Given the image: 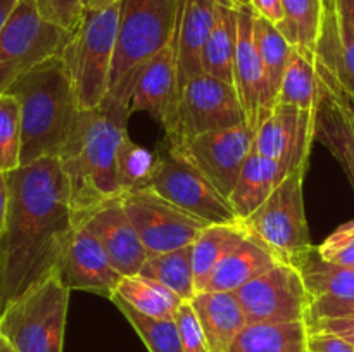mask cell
Segmentation results:
<instances>
[{
    "label": "cell",
    "mask_w": 354,
    "mask_h": 352,
    "mask_svg": "<svg viewBox=\"0 0 354 352\" xmlns=\"http://www.w3.org/2000/svg\"><path fill=\"white\" fill-rule=\"evenodd\" d=\"M315 141V110L275 104L268 119L256 130L254 150L280 166V178L306 169Z\"/></svg>",
    "instance_id": "cell-14"
},
{
    "label": "cell",
    "mask_w": 354,
    "mask_h": 352,
    "mask_svg": "<svg viewBox=\"0 0 354 352\" xmlns=\"http://www.w3.org/2000/svg\"><path fill=\"white\" fill-rule=\"evenodd\" d=\"M55 273L69 290H85L107 299L123 278L111 264L100 242L78 223H73Z\"/></svg>",
    "instance_id": "cell-17"
},
{
    "label": "cell",
    "mask_w": 354,
    "mask_h": 352,
    "mask_svg": "<svg viewBox=\"0 0 354 352\" xmlns=\"http://www.w3.org/2000/svg\"><path fill=\"white\" fill-rule=\"evenodd\" d=\"M306 321L245 324L227 352H306Z\"/></svg>",
    "instance_id": "cell-25"
},
{
    "label": "cell",
    "mask_w": 354,
    "mask_h": 352,
    "mask_svg": "<svg viewBox=\"0 0 354 352\" xmlns=\"http://www.w3.org/2000/svg\"><path fill=\"white\" fill-rule=\"evenodd\" d=\"M138 275L168 286L182 300H192L197 293L192 269V245L151 255L145 259Z\"/></svg>",
    "instance_id": "cell-28"
},
{
    "label": "cell",
    "mask_w": 354,
    "mask_h": 352,
    "mask_svg": "<svg viewBox=\"0 0 354 352\" xmlns=\"http://www.w3.org/2000/svg\"><path fill=\"white\" fill-rule=\"evenodd\" d=\"M109 300H113L114 306L121 311L128 323L133 326V330L142 338L149 352H183L175 321L144 316L114 293Z\"/></svg>",
    "instance_id": "cell-34"
},
{
    "label": "cell",
    "mask_w": 354,
    "mask_h": 352,
    "mask_svg": "<svg viewBox=\"0 0 354 352\" xmlns=\"http://www.w3.org/2000/svg\"><path fill=\"white\" fill-rule=\"evenodd\" d=\"M254 130L245 123L169 145V154L192 164L228 199L245 159L254 148Z\"/></svg>",
    "instance_id": "cell-12"
},
{
    "label": "cell",
    "mask_w": 354,
    "mask_h": 352,
    "mask_svg": "<svg viewBox=\"0 0 354 352\" xmlns=\"http://www.w3.org/2000/svg\"><path fill=\"white\" fill-rule=\"evenodd\" d=\"M304 175L306 169L290 173L273 190L270 199L244 219V224L258 237L280 262L297 269L317 252L311 244L310 228L304 213Z\"/></svg>",
    "instance_id": "cell-7"
},
{
    "label": "cell",
    "mask_w": 354,
    "mask_h": 352,
    "mask_svg": "<svg viewBox=\"0 0 354 352\" xmlns=\"http://www.w3.org/2000/svg\"><path fill=\"white\" fill-rule=\"evenodd\" d=\"M7 92L21 107V166L59 157L80 114L71 75L61 55L24 72Z\"/></svg>",
    "instance_id": "cell-3"
},
{
    "label": "cell",
    "mask_w": 354,
    "mask_h": 352,
    "mask_svg": "<svg viewBox=\"0 0 354 352\" xmlns=\"http://www.w3.org/2000/svg\"><path fill=\"white\" fill-rule=\"evenodd\" d=\"M9 175V213L0 237V313L57 269L73 230L69 186L57 157Z\"/></svg>",
    "instance_id": "cell-1"
},
{
    "label": "cell",
    "mask_w": 354,
    "mask_h": 352,
    "mask_svg": "<svg viewBox=\"0 0 354 352\" xmlns=\"http://www.w3.org/2000/svg\"><path fill=\"white\" fill-rule=\"evenodd\" d=\"M306 352H354V345L337 335L325 333V331H310Z\"/></svg>",
    "instance_id": "cell-41"
},
{
    "label": "cell",
    "mask_w": 354,
    "mask_h": 352,
    "mask_svg": "<svg viewBox=\"0 0 354 352\" xmlns=\"http://www.w3.org/2000/svg\"><path fill=\"white\" fill-rule=\"evenodd\" d=\"M306 324L310 331L337 335L354 345V320L351 317H317V320H308Z\"/></svg>",
    "instance_id": "cell-40"
},
{
    "label": "cell",
    "mask_w": 354,
    "mask_h": 352,
    "mask_svg": "<svg viewBox=\"0 0 354 352\" xmlns=\"http://www.w3.org/2000/svg\"><path fill=\"white\" fill-rule=\"evenodd\" d=\"M173 321H175L176 330H178L183 352H211L203 324H201L199 316H197L190 300H183L180 304L175 316H173Z\"/></svg>",
    "instance_id": "cell-37"
},
{
    "label": "cell",
    "mask_w": 354,
    "mask_h": 352,
    "mask_svg": "<svg viewBox=\"0 0 354 352\" xmlns=\"http://www.w3.org/2000/svg\"><path fill=\"white\" fill-rule=\"evenodd\" d=\"M317 317H351L354 320V299L342 300L332 299V297H317L311 304L308 320H317Z\"/></svg>",
    "instance_id": "cell-39"
},
{
    "label": "cell",
    "mask_w": 354,
    "mask_h": 352,
    "mask_svg": "<svg viewBox=\"0 0 354 352\" xmlns=\"http://www.w3.org/2000/svg\"><path fill=\"white\" fill-rule=\"evenodd\" d=\"M190 304L199 316L211 352H227L248 324L235 292H197Z\"/></svg>",
    "instance_id": "cell-22"
},
{
    "label": "cell",
    "mask_w": 354,
    "mask_h": 352,
    "mask_svg": "<svg viewBox=\"0 0 354 352\" xmlns=\"http://www.w3.org/2000/svg\"><path fill=\"white\" fill-rule=\"evenodd\" d=\"M283 19L279 30L301 54L315 61L322 21V0H282Z\"/></svg>",
    "instance_id": "cell-30"
},
{
    "label": "cell",
    "mask_w": 354,
    "mask_h": 352,
    "mask_svg": "<svg viewBox=\"0 0 354 352\" xmlns=\"http://www.w3.org/2000/svg\"><path fill=\"white\" fill-rule=\"evenodd\" d=\"M147 257L189 247L209 223L166 200L152 188L137 190L121 197Z\"/></svg>",
    "instance_id": "cell-10"
},
{
    "label": "cell",
    "mask_w": 354,
    "mask_h": 352,
    "mask_svg": "<svg viewBox=\"0 0 354 352\" xmlns=\"http://www.w3.org/2000/svg\"><path fill=\"white\" fill-rule=\"evenodd\" d=\"M228 2H232L234 6H252L251 0H228Z\"/></svg>",
    "instance_id": "cell-47"
},
{
    "label": "cell",
    "mask_w": 354,
    "mask_h": 352,
    "mask_svg": "<svg viewBox=\"0 0 354 352\" xmlns=\"http://www.w3.org/2000/svg\"><path fill=\"white\" fill-rule=\"evenodd\" d=\"M317 254L322 261L354 268V219L332 231L324 244L318 245Z\"/></svg>",
    "instance_id": "cell-36"
},
{
    "label": "cell",
    "mask_w": 354,
    "mask_h": 352,
    "mask_svg": "<svg viewBox=\"0 0 354 352\" xmlns=\"http://www.w3.org/2000/svg\"><path fill=\"white\" fill-rule=\"evenodd\" d=\"M158 164L159 155H156L149 148L137 145L127 135L121 140L116 152V175L123 195L149 188Z\"/></svg>",
    "instance_id": "cell-33"
},
{
    "label": "cell",
    "mask_w": 354,
    "mask_h": 352,
    "mask_svg": "<svg viewBox=\"0 0 354 352\" xmlns=\"http://www.w3.org/2000/svg\"><path fill=\"white\" fill-rule=\"evenodd\" d=\"M313 299L332 297V299H354V268L325 262L315 252L299 268Z\"/></svg>",
    "instance_id": "cell-32"
},
{
    "label": "cell",
    "mask_w": 354,
    "mask_h": 352,
    "mask_svg": "<svg viewBox=\"0 0 354 352\" xmlns=\"http://www.w3.org/2000/svg\"><path fill=\"white\" fill-rule=\"evenodd\" d=\"M315 62L324 66L354 95V31L339 12L335 0H322Z\"/></svg>",
    "instance_id": "cell-20"
},
{
    "label": "cell",
    "mask_w": 354,
    "mask_h": 352,
    "mask_svg": "<svg viewBox=\"0 0 354 352\" xmlns=\"http://www.w3.org/2000/svg\"><path fill=\"white\" fill-rule=\"evenodd\" d=\"M73 33L40 16L35 0H19L0 31V93L24 72L64 52Z\"/></svg>",
    "instance_id": "cell-8"
},
{
    "label": "cell",
    "mask_w": 354,
    "mask_h": 352,
    "mask_svg": "<svg viewBox=\"0 0 354 352\" xmlns=\"http://www.w3.org/2000/svg\"><path fill=\"white\" fill-rule=\"evenodd\" d=\"M38 12L48 23L75 33L85 16V0H35Z\"/></svg>",
    "instance_id": "cell-38"
},
{
    "label": "cell",
    "mask_w": 354,
    "mask_h": 352,
    "mask_svg": "<svg viewBox=\"0 0 354 352\" xmlns=\"http://www.w3.org/2000/svg\"><path fill=\"white\" fill-rule=\"evenodd\" d=\"M17 3H19V0H0V31L3 30L6 23L9 21V17L12 16Z\"/></svg>",
    "instance_id": "cell-44"
},
{
    "label": "cell",
    "mask_w": 354,
    "mask_h": 352,
    "mask_svg": "<svg viewBox=\"0 0 354 352\" xmlns=\"http://www.w3.org/2000/svg\"><path fill=\"white\" fill-rule=\"evenodd\" d=\"M335 2H337V9L341 12V16L344 17L346 23L354 31V0H335Z\"/></svg>",
    "instance_id": "cell-45"
},
{
    "label": "cell",
    "mask_w": 354,
    "mask_h": 352,
    "mask_svg": "<svg viewBox=\"0 0 354 352\" xmlns=\"http://www.w3.org/2000/svg\"><path fill=\"white\" fill-rule=\"evenodd\" d=\"M73 223L83 224L100 242L118 273L123 276L140 273L147 252L121 199L111 200L80 216H73Z\"/></svg>",
    "instance_id": "cell-18"
},
{
    "label": "cell",
    "mask_w": 354,
    "mask_h": 352,
    "mask_svg": "<svg viewBox=\"0 0 354 352\" xmlns=\"http://www.w3.org/2000/svg\"><path fill=\"white\" fill-rule=\"evenodd\" d=\"M178 72L175 45H168L140 69L130 100V113H147L165 131L171 128L178 106Z\"/></svg>",
    "instance_id": "cell-19"
},
{
    "label": "cell",
    "mask_w": 354,
    "mask_h": 352,
    "mask_svg": "<svg viewBox=\"0 0 354 352\" xmlns=\"http://www.w3.org/2000/svg\"><path fill=\"white\" fill-rule=\"evenodd\" d=\"M248 324L306 321L313 295L296 266L280 262L235 292Z\"/></svg>",
    "instance_id": "cell-11"
},
{
    "label": "cell",
    "mask_w": 354,
    "mask_h": 352,
    "mask_svg": "<svg viewBox=\"0 0 354 352\" xmlns=\"http://www.w3.org/2000/svg\"><path fill=\"white\" fill-rule=\"evenodd\" d=\"M0 352H16L12 349V345H10L9 342L2 337V335H0Z\"/></svg>",
    "instance_id": "cell-46"
},
{
    "label": "cell",
    "mask_w": 354,
    "mask_h": 352,
    "mask_svg": "<svg viewBox=\"0 0 354 352\" xmlns=\"http://www.w3.org/2000/svg\"><path fill=\"white\" fill-rule=\"evenodd\" d=\"M114 295L121 297L128 306L144 316L156 320H173L176 309L183 302L168 286L140 275L123 276Z\"/></svg>",
    "instance_id": "cell-27"
},
{
    "label": "cell",
    "mask_w": 354,
    "mask_h": 352,
    "mask_svg": "<svg viewBox=\"0 0 354 352\" xmlns=\"http://www.w3.org/2000/svg\"><path fill=\"white\" fill-rule=\"evenodd\" d=\"M149 188L209 224L241 221L230 200L221 195L206 176L169 152L159 155L158 169Z\"/></svg>",
    "instance_id": "cell-13"
},
{
    "label": "cell",
    "mask_w": 354,
    "mask_h": 352,
    "mask_svg": "<svg viewBox=\"0 0 354 352\" xmlns=\"http://www.w3.org/2000/svg\"><path fill=\"white\" fill-rule=\"evenodd\" d=\"M251 3L259 16L266 17V19H270L272 23H275L277 26L282 24L283 19H286V16H283L282 0H251Z\"/></svg>",
    "instance_id": "cell-42"
},
{
    "label": "cell",
    "mask_w": 354,
    "mask_h": 352,
    "mask_svg": "<svg viewBox=\"0 0 354 352\" xmlns=\"http://www.w3.org/2000/svg\"><path fill=\"white\" fill-rule=\"evenodd\" d=\"M182 2L120 0V26L107 99L130 109L140 69L175 40Z\"/></svg>",
    "instance_id": "cell-4"
},
{
    "label": "cell",
    "mask_w": 354,
    "mask_h": 352,
    "mask_svg": "<svg viewBox=\"0 0 354 352\" xmlns=\"http://www.w3.org/2000/svg\"><path fill=\"white\" fill-rule=\"evenodd\" d=\"M130 109L106 99L97 109L80 110L75 130L59 155L68 179L73 216L123 197L116 175V152L128 135Z\"/></svg>",
    "instance_id": "cell-2"
},
{
    "label": "cell",
    "mask_w": 354,
    "mask_h": 352,
    "mask_svg": "<svg viewBox=\"0 0 354 352\" xmlns=\"http://www.w3.org/2000/svg\"><path fill=\"white\" fill-rule=\"evenodd\" d=\"M69 292L54 271L0 313V335L16 352H62Z\"/></svg>",
    "instance_id": "cell-6"
},
{
    "label": "cell",
    "mask_w": 354,
    "mask_h": 352,
    "mask_svg": "<svg viewBox=\"0 0 354 352\" xmlns=\"http://www.w3.org/2000/svg\"><path fill=\"white\" fill-rule=\"evenodd\" d=\"M254 7L237 6V47L234 61V86L244 107L248 124L258 130L275 109L270 97L266 72L254 43Z\"/></svg>",
    "instance_id": "cell-16"
},
{
    "label": "cell",
    "mask_w": 354,
    "mask_h": 352,
    "mask_svg": "<svg viewBox=\"0 0 354 352\" xmlns=\"http://www.w3.org/2000/svg\"><path fill=\"white\" fill-rule=\"evenodd\" d=\"M254 43L261 57L263 68H265L270 97L273 104H277L283 72H286L294 45H290L289 40L280 33L275 23L259 16L258 12L254 14Z\"/></svg>",
    "instance_id": "cell-29"
},
{
    "label": "cell",
    "mask_w": 354,
    "mask_h": 352,
    "mask_svg": "<svg viewBox=\"0 0 354 352\" xmlns=\"http://www.w3.org/2000/svg\"><path fill=\"white\" fill-rule=\"evenodd\" d=\"M280 264V259L249 231L216 264L201 292H237L245 283Z\"/></svg>",
    "instance_id": "cell-21"
},
{
    "label": "cell",
    "mask_w": 354,
    "mask_h": 352,
    "mask_svg": "<svg viewBox=\"0 0 354 352\" xmlns=\"http://www.w3.org/2000/svg\"><path fill=\"white\" fill-rule=\"evenodd\" d=\"M280 182L282 178L279 162L258 154L252 148L228 197L239 219L244 221L251 217L270 199Z\"/></svg>",
    "instance_id": "cell-23"
},
{
    "label": "cell",
    "mask_w": 354,
    "mask_h": 352,
    "mask_svg": "<svg viewBox=\"0 0 354 352\" xmlns=\"http://www.w3.org/2000/svg\"><path fill=\"white\" fill-rule=\"evenodd\" d=\"M9 199H10L9 175L0 169V237H2L3 228H6L7 213H9Z\"/></svg>",
    "instance_id": "cell-43"
},
{
    "label": "cell",
    "mask_w": 354,
    "mask_h": 352,
    "mask_svg": "<svg viewBox=\"0 0 354 352\" xmlns=\"http://www.w3.org/2000/svg\"><path fill=\"white\" fill-rule=\"evenodd\" d=\"M318 99V76L315 61L292 47L277 104H289L299 109L315 110Z\"/></svg>",
    "instance_id": "cell-31"
},
{
    "label": "cell",
    "mask_w": 354,
    "mask_h": 352,
    "mask_svg": "<svg viewBox=\"0 0 354 352\" xmlns=\"http://www.w3.org/2000/svg\"><path fill=\"white\" fill-rule=\"evenodd\" d=\"M249 235L244 221L209 224L192 244V269L197 292L203 290L218 262Z\"/></svg>",
    "instance_id": "cell-26"
},
{
    "label": "cell",
    "mask_w": 354,
    "mask_h": 352,
    "mask_svg": "<svg viewBox=\"0 0 354 352\" xmlns=\"http://www.w3.org/2000/svg\"><path fill=\"white\" fill-rule=\"evenodd\" d=\"M120 7L118 0L104 9L85 10L82 23L61 54L71 75L80 110L97 109L109 95Z\"/></svg>",
    "instance_id": "cell-5"
},
{
    "label": "cell",
    "mask_w": 354,
    "mask_h": 352,
    "mask_svg": "<svg viewBox=\"0 0 354 352\" xmlns=\"http://www.w3.org/2000/svg\"><path fill=\"white\" fill-rule=\"evenodd\" d=\"M248 123L244 107L232 83L203 75L190 79L182 88L175 121L166 131L169 145L211 131L230 130Z\"/></svg>",
    "instance_id": "cell-9"
},
{
    "label": "cell",
    "mask_w": 354,
    "mask_h": 352,
    "mask_svg": "<svg viewBox=\"0 0 354 352\" xmlns=\"http://www.w3.org/2000/svg\"><path fill=\"white\" fill-rule=\"evenodd\" d=\"M315 68L318 76L315 140L337 159L354 188V95L324 66L315 62Z\"/></svg>",
    "instance_id": "cell-15"
},
{
    "label": "cell",
    "mask_w": 354,
    "mask_h": 352,
    "mask_svg": "<svg viewBox=\"0 0 354 352\" xmlns=\"http://www.w3.org/2000/svg\"><path fill=\"white\" fill-rule=\"evenodd\" d=\"M21 168V107L9 92L0 93V169Z\"/></svg>",
    "instance_id": "cell-35"
},
{
    "label": "cell",
    "mask_w": 354,
    "mask_h": 352,
    "mask_svg": "<svg viewBox=\"0 0 354 352\" xmlns=\"http://www.w3.org/2000/svg\"><path fill=\"white\" fill-rule=\"evenodd\" d=\"M235 47H237V6L228 0H216L214 23L203 50L204 72L234 85Z\"/></svg>",
    "instance_id": "cell-24"
}]
</instances>
